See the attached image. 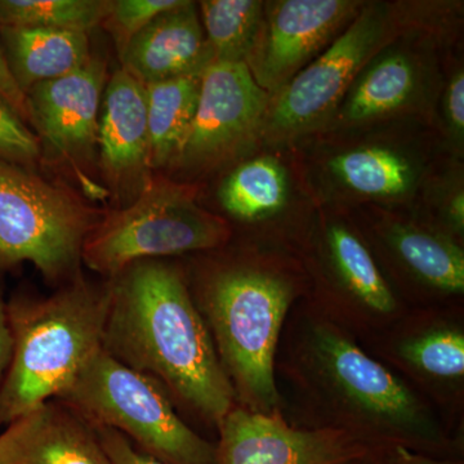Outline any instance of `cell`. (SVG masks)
I'll return each mask as SVG.
<instances>
[{"label": "cell", "instance_id": "cell-12", "mask_svg": "<svg viewBox=\"0 0 464 464\" xmlns=\"http://www.w3.org/2000/svg\"><path fill=\"white\" fill-rule=\"evenodd\" d=\"M353 0L265 3L264 18L246 63L256 83L276 93L344 24L359 14Z\"/></svg>", "mask_w": 464, "mask_h": 464}, {"label": "cell", "instance_id": "cell-2", "mask_svg": "<svg viewBox=\"0 0 464 464\" xmlns=\"http://www.w3.org/2000/svg\"><path fill=\"white\" fill-rule=\"evenodd\" d=\"M110 284L78 276L48 297L8 301L11 365L0 387V430L57 399L102 347Z\"/></svg>", "mask_w": 464, "mask_h": 464}, {"label": "cell", "instance_id": "cell-28", "mask_svg": "<svg viewBox=\"0 0 464 464\" xmlns=\"http://www.w3.org/2000/svg\"><path fill=\"white\" fill-rule=\"evenodd\" d=\"M101 444L112 464H166L139 450L121 432L109 427L94 426Z\"/></svg>", "mask_w": 464, "mask_h": 464}, {"label": "cell", "instance_id": "cell-19", "mask_svg": "<svg viewBox=\"0 0 464 464\" xmlns=\"http://www.w3.org/2000/svg\"><path fill=\"white\" fill-rule=\"evenodd\" d=\"M390 240L402 261L424 282L444 292L463 293L464 256L456 244L411 226H395Z\"/></svg>", "mask_w": 464, "mask_h": 464}, {"label": "cell", "instance_id": "cell-17", "mask_svg": "<svg viewBox=\"0 0 464 464\" xmlns=\"http://www.w3.org/2000/svg\"><path fill=\"white\" fill-rule=\"evenodd\" d=\"M201 76H183L146 85L150 168L174 163L199 103Z\"/></svg>", "mask_w": 464, "mask_h": 464}, {"label": "cell", "instance_id": "cell-9", "mask_svg": "<svg viewBox=\"0 0 464 464\" xmlns=\"http://www.w3.org/2000/svg\"><path fill=\"white\" fill-rule=\"evenodd\" d=\"M108 65L92 53L81 69L65 76L34 85L26 92L29 124L42 149L72 169L76 182L92 199L109 192L91 176L97 152V132Z\"/></svg>", "mask_w": 464, "mask_h": 464}, {"label": "cell", "instance_id": "cell-4", "mask_svg": "<svg viewBox=\"0 0 464 464\" xmlns=\"http://www.w3.org/2000/svg\"><path fill=\"white\" fill-rule=\"evenodd\" d=\"M94 426L121 432L142 453L166 464H217L215 444L176 413L157 382L101 347L57 398Z\"/></svg>", "mask_w": 464, "mask_h": 464}, {"label": "cell", "instance_id": "cell-25", "mask_svg": "<svg viewBox=\"0 0 464 464\" xmlns=\"http://www.w3.org/2000/svg\"><path fill=\"white\" fill-rule=\"evenodd\" d=\"M402 359L433 377L462 378L464 335L458 329H433L406 341L400 347Z\"/></svg>", "mask_w": 464, "mask_h": 464}, {"label": "cell", "instance_id": "cell-15", "mask_svg": "<svg viewBox=\"0 0 464 464\" xmlns=\"http://www.w3.org/2000/svg\"><path fill=\"white\" fill-rule=\"evenodd\" d=\"M121 69L145 85L201 76L215 63L194 2L159 14L119 53Z\"/></svg>", "mask_w": 464, "mask_h": 464}, {"label": "cell", "instance_id": "cell-13", "mask_svg": "<svg viewBox=\"0 0 464 464\" xmlns=\"http://www.w3.org/2000/svg\"><path fill=\"white\" fill-rule=\"evenodd\" d=\"M97 151L106 181L139 194L150 174L146 85L123 69L110 76L101 102Z\"/></svg>", "mask_w": 464, "mask_h": 464}, {"label": "cell", "instance_id": "cell-16", "mask_svg": "<svg viewBox=\"0 0 464 464\" xmlns=\"http://www.w3.org/2000/svg\"><path fill=\"white\" fill-rule=\"evenodd\" d=\"M5 60L20 90L74 72L92 56L90 36L74 30L0 27Z\"/></svg>", "mask_w": 464, "mask_h": 464}, {"label": "cell", "instance_id": "cell-30", "mask_svg": "<svg viewBox=\"0 0 464 464\" xmlns=\"http://www.w3.org/2000/svg\"><path fill=\"white\" fill-rule=\"evenodd\" d=\"M14 353V335L9 323L8 302L5 301V290L0 283V387L11 365Z\"/></svg>", "mask_w": 464, "mask_h": 464}, {"label": "cell", "instance_id": "cell-10", "mask_svg": "<svg viewBox=\"0 0 464 464\" xmlns=\"http://www.w3.org/2000/svg\"><path fill=\"white\" fill-rule=\"evenodd\" d=\"M270 96L246 63H212L201 75L197 114L174 163L212 167L239 152L264 123Z\"/></svg>", "mask_w": 464, "mask_h": 464}, {"label": "cell", "instance_id": "cell-11", "mask_svg": "<svg viewBox=\"0 0 464 464\" xmlns=\"http://www.w3.org/2000/svg\"><path fill=\"white\" fill-rule=\"evenodd\" d=\"M217 427V464H357L371 457L355 433L295 429L261 411L234 408Z\"/></svg>", "mask_w": 464, "mask_h": 464}, {"label": "cell", "instance_id": "cell-3", "mask_svg": "<svg viewBox=\"0 0 464 464\" xmlns=\"http://www.w3.org/2000/svg\"><path fill=\"white\" fill-rule=\"evenodd\" d=\"M292 298L282 279L249 268L217 275L204 295L206 322L222 368L237 396L255 411H271L279 401L274 356Z\"/></svg>", "mask_w": 464, "mask_h": 464}, {"label": "cell", "instance_id": "cell-33", "mask_svg": "<svg viewBox=\"0 0 464 464\" xmlns=\"http://www.w3.org/2000/svg\"><path fill=\"white\" fill-rule=\"evenodd\" d=\"M449 218L454 226L462 230L464 226V195L463 192L457 194L449 204Z\"/></svg>", "mask_w": 464, "mask_h": 464}, {"label": "cell", "instance_id": "cell-6", "mask_svg": "<svg viewBox=\"0 0 464 464\" xmlns=\"http://www.w3.org/2000/svg\"><path fill=\"white\" fill-rule=\"evenodd\" d=\"M228 237L224 219L198 206L188 188L151 176L128 206L101 217L82 262L110 280L134 262L217 248Z\"/></svg>", "mask_w": 464, "mask_h": 464}, {"label": "cell", "instance_id": "cell-35", "mask_svg": "<svg viewBox=\"0 0 464 464\" xmlns=\"http://www.w3.org/2000/svg\"><path fill=\"white\" fill-rule=\"evenodd\" d=\"M383 464H389V460L386 459V462H384Z\"/></svg>", "mask_w": 464, "mask_h": 464}, {"label": "cell", "instance_id": "cell-5", "mask_svg": "<svg viewBox=\"0 0 464 464\" xmlns=\"http://www.w3.org/2000/svg\"><path fill=\"white\" fill-rule=\"evenodd\" d=\"M96 212L33 168L0 160V270L30 262L48 283L72 282Z\"/></svg>", "mask_w": 464, "mask_h": 464}, {"label": "cell", "instance_id": "cell-21", "mask_svg": "<svg viewBox=\"0 0 464 464\" xmlns=\"http://www.w3.org/2000/svg\"><path fill=\"white\" fill-rule=\"evenodd\" d=\"M114 0H0V27L74 30L102 25Z\"/></svg>", "mask_w": 464, "mask_h": 464}, {"label": "cell", "instance_id": "cell-29", "mask_svg": "<svg viewBox=\"0 0 464 464\" xmlns=\"http://www.w3.org/2000/svg\"><path fill=\"white\" fill-rule=\"evenodd\" d=\"M0 94L14 106L21 118L29 124V114H27L26 94L18 87L14 75L5 60L2 42H0Z\"/></svg>", "mask_w": 464, "mask_h": 464}, {"label": "cell", "instance_id": "cell-24", "mask_svg": "<svg viewBox=\"0 0 464 464\" xmlns=\"http://www.w3.org/2000/svg\"><path fill=\"white\" fill-rule=\"evenodd\" d=\"M328 244L335 267L348 289L372 310L392 313L395 298L364 244L342 226L331 227Z\"/></svg>", "mask_w": 464, "mask_h": 464}, {"label": "cell", "instance_id": "cell-1", "mask_svg": "<svg viewBox=\"0 0 464 464\" xmlns=\"http://www.w3.org/2000/svg\"><path fill=\"white\" fill-rule=\"evenodd\" d=\"M109 284L103 350L218 426L237 393L179 270L145 259Z\"/></svg>", "mask_w": 464, "mask_h": 464}, {"label": "cell", "instance_id": "cell-34", "mask_svg": "<svg viewBox=\"0 0 464 464\" xmlns=\"http://www.w3.org/2000/svg\"><path fill=\"white\" fill-rule=\"evenodd\" d=\"M368 463H369V458H368V459L364 460V462L357 463V464H368Z\"/></svg>", "mask_w": 464, "mask_h": 464}, {"label": "cell", "instance_id": "cell-27", "mask_svg": "<svg viewBox=\"0 0 464 464\" xmlns=\"http://www.w3.org/2000/svg\"><path fill=\"white\" fill-rule=\"evenodd\" d=\"M182 0H114L105 29L111 34L119 53L133 36L145 29L159 14L181 5Z\"/></svg>", "mask_w": 464, "mask_h": 464}, {"label": "cell", "instance_id": "cell-31", "mask_svg": "<svg viewBox=\"0 0 464 464\" xmlns=\"http://www.w3.org/2000/svg\"><path fill=\"white\" fill-rule=\"evenodd\" d=\"M447 115L451 127L457 133L463 134L464 130V75L463 72H458L448 88Z\"/></svg>", "mask_w": 464, "mask_h": 464}, {"label": "cell", "instance_id": "cell-23", "mask_svg": "<svg viewBox=\"0 0 464 464\" xmlns=\"http://www.w3.org/2000/svg\"><path fill=\"white\" fill-rule=\"evenodd\" d=\"M414 69L408 58H381L351 92L343 116L346 121H369L398 109L414 90Z\"/></svg>", "mask_w": 464, "mask_h": 464}, {"label": "cell", "instance_id": "cell-20", "mask_svg": "<svg viewBox=\"0 0 464 464\" xmlns=\"http://www.w3.org/2000/svg\"><path fill=\"white\" fill-rule=\"evenodd\" d=\"M199 7L215 63H246L264 18L265 3L203 0Z\"/></svg>", "mask_w": 464, "mask_h": 464}, {"label": "cell", "instance_id": "cell-32", "mask_svg": "<svg viewBox=\"0 0 464 464\" xmlns=\"http://www.w3.org/2000/svg\"><path fill=\"white\" fill-rule=\"evenodd\" d=\"M387 460H389V464H458L451 460L439 459L430 454L411 450L401 445L393 447Z\"/></svg>", "mask_w": 464, "mask_h": 464}, {"label": "cell", "instance_id": "cell-14", "mask_svg": "<svg viewBox=\"0 0 464 464\" xmlns=\"http://www.w3.org/2000/svg\"><path fill=\"white\" fill-rule=\"evenodd\" d=\"M0 464H112L96 430L61 400L0 430Z\"/></svg>", "mask_w": 464, "mask_h": 464}, {"label": "cell", "instance_id": "cell-8", "mask_svg": "<svg viewBox=\"0 0 464 464\" xmlns=\"http://www.w3.org/2000/svg\"><path fill=\"white\" fill-rule=\"evenodd\" d=\"M386 5H365L346 32L322 56L275 93L267 112L268 132L292 136L319 123L344 96L359 70L389 38Z\"/></svg>", "mask_w": 464, "mask_h": 464}, {"label": "cell", "instance_id": "cell-22", "mask_svg": "<svg viewBox=\"0 0 464 464\" xmlns=\"http://www.w3.org/2000/svg\"><path fill=\"white\" fill-rule=\"evenodd\" d=\"M332 172L351 190L369 197H399L413 183L404 158L389 149L364 148L343 152L329 163Z\"/></svg>", "mask_w": 464, "mask_h": 464}, {"label": "cell", "instance_id": "cell-7", "mask_svg": "<svg viewBox=\"0 0 464 464\" xmlns=\"http://www.w3.org/2000/svg\"><path fill=\"white\" fill-rule=\"evenodd\" d=\"M314 350L333 389L378 435L411 450L441 448L444 440L426 409L383 365L332 329L316 332Z\"/></svg>", "mask_w": 464, "mask_h": 464}, {"label": "cell", "instance_id": "cell-18", "mask_svg": "<svg viewBox=\"0 0 464 464\" xmlns=\"http://www.w3.org/2000/svg\"><path fill=\"white\" fill-rule=\"evenodd\" d=\"M218 198L231 216L244 221L274 215L288 199L285 170L273 158L246 161L225 179Z\"/></svg>", "mask_w": 464, "mask_h": 464}, {"label": "cell", "instance_id": "cell-26", "mask_svg": "<svg viewBox=\"0 0 464 464\" xmlns=\"http://www.w3.org/2000/svg\"><path fill=\"white\" fill-rule=\"evenodd\" d=\"M42 157L38 137L0 94V160L34 169Z\"/></svg>", "mask_w": 464, "mask_h": 464}]
</instances>
